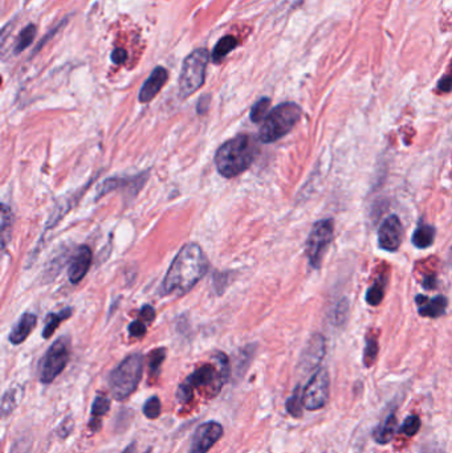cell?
Instances as JSON below:
<instances>
[{
  "mask_svg": "<svg viewBox=\"0 0 452 453\" xmlns=\"http://www.w3.org/2000/svg\"><path fill=\"white\" fill-rule=\"evenodd\" d=\"M209 260L197 243L186 244L178 252L164 280L166 294H185L207 273Z\"/></svg>",
  "mask_w": 452,
  "mask_h": 453,
  "instance_id": "6da1fadb",
  "label": "cell"
},
{
  "mask_svg": "<svg viewBox=\"0 0 452 453\" xmlns=\"http://www.w3.org/2000/svg\"><path fill=\"white\" fill-rule=\"evenodd\" d=\"M256 143L251 136L239 134L222 145L215 155L218 173L225 178H234L250 168L255 155Z\"/></svg>",
  "mask_w": 452,
  "mask_h": 453,
  "instance_id": "7a4b0ae2",
  "label": "cell"
},
{
  "mask_svg": "<svg viewBox=\"0 0 452 453\" xmlns=\"http://www.w3.org/2000/svg\"><path fill=\"white\" fill-rule=\"evenodd\" d=\"M218 366L203 365L197 368L176 391V401L179 403H189L192 399L195 389H209L213 396L222 389L223 383L229 377V362L225 354L215 357Z\"/></svg>",
  "mask_w": 452,
  "mask_h": 453,
  "instance_id": "3957f363",
  "label": "cell"
},
{
  "mask_svg": "<svg viewBox=\"0 0 452 453\" xmlns=\"http://www.w3.org/2000/svg\"><path fill=\"white\" fill-rule=\"evenodd\" d=\"M302 108L295 102H284L272 109L263 121L259 139L263 143H274L285 137L302 118Z\"/></svg>",
  "mask_w": 452,
  "mask_h": 453,
  "instance_id": "277c9868",
  "label": "cell"
},
{
  "mask_svg": "<svg viewBox=\"0 0 452 453\" xmlns=\"http://www.w3.org/2000/svg\"><path fill=\"white\" fill-rule=\"evenodd\" d=\"M143 373V357L132 354L117 366L111 374V391L114 399L124 401L139 387Z\"/></svg>",
  "mask_w": 452,
  "mask_h": 453,
  "instance_id": "5b68a950",
  "label": "cell"
},
{
  "mask_svg": "<svg viewBox=\"0 0 452 453\" xmlns=\"http://www.w3.org/2000/svg\"><path fill=\"white\" fill-rule=\"evenodd\" d=\"M209 60L210 53L206 48L194 50L186 57L179 77V94L182 99H188L204 84Z\"/></svg>",
  "mask_w": 452,
  "mask_h": 453,
  "instance_id": "8992f818",
  "label": "cell"
},
{
  "mask_svg": "<svg viewBox=\"0 0 452 453\" xmlns=\"http://www.w3.org/2000/svg\"><path fill=\"white\" fill-rule=\"evenodd\" d=\"M334 224L332 219H323L314 223L312 231L306 240V257L311 266L318 269L323 264V259L329 245L333 241Z\"/></svg>",
  "mask_w": 452,
  "mask_h": 453,
  "instance_id": "52a82bcc",
  "label": "cell"
},
{
  "mask_svg": "<svg viewBox=\"0 0 452 453\" xmlns=\"http://www.w3.org/2000/svg\"><path fill=\"white\" fill-rule=\"evenodd\" d=\"M69 355H71L69 338L62 337L56 340L43 358L41 370H40V380L45 384L53 382L62 374L65 366L68 365Z\"/></svg>",
  "mask_w": 452,
  "mask_h": 453,
  "instance_id": "ba28073f",
  "label": "cell"
},
{
  "mask_svg": "<svg viewBox=\"0 0 452 453\" xmlns=\"http://www.w3.org/2000/svg\"><path fill=\"white\" fill-rule=\"evenodd\" d=\"M330 395V377L325 368L316 371L302 391L304 408L317 411L327 405Z\"/></svg>",
  "mask_w": 452,
  "mask_h": 453,
  "instance_id": "9c48e42d",
  "label": "cell"
},
{
  "mask_svg": "<svg viewBox=\"0 0 452 453\" xmlns=\"http://www.w3.org/2000/svg\"><path fill=\"white\" fill-rule=\"evenodd\" d=\"M403 240V226L397 215L388 216L378 229V245L386 252L400 250Z\"/></svg>",
  "mask_w": 452,
  "mask_h": 453,
  "instance_id": "30bf717a",
  "label": "cell"
},
{
  "mask_svg": "<svg viewBox=\"0 0 452 453\" xmlns=\"http://www.w3.org/2000/svg\"><path fill=\"white\" fill-rule=\"evenodd\" d=\"M223 436V427L216 422H207L198 428L192 436L189 453H207Z\"/></svg>",
  "mask_w": 452,
  "mask_h": 453,
  "instance_id": "8fae6325",
  "label": "cell"
},
{
  "mask_svg": "<svg viewBox=\"0 0 452 453\" xmlns=\"http://www.w3.org/2000/svg\"><path fill=\"white\" fill-rule=\"evenodd\" d=\"M92 257H93L92 251L87 245H81L76 251L68 268V277L72 284H78L88 273L89 268L92 264Z\"/></svg>",
  "mask_w": 452,
  "mask_h": 453,
  "instance_id": "7c38bea8",
  "label": "cell"
},
{
  "mask_svg": "<svg viewBox=\"0 0 452 453\" xmlns=\"http://www.w3.org/2000/svg\"><path fill=\"white\" fill-rule=\"evenodd\" d=\"M325 355V340L323 336L316 334L312 340L308 342V346L302 352V368L304 371H312L317 366L321 364L323 358Z\"/></svg>",
  "mask_w": 452,
  "mask_h": 453,
  "instance_id": "4fadbf2b",
  "label": "cell"
},
{
  "mask_svg": "<svg viewBox=\"0 0 452 453\" xmlns=\"http://www.w3.org/2000/svg\"><path fill=\"white\" fill-rule=\"evenodd\" d=\"M167 78H169V73L164 66H157L139 90V102L141 103L150 102L160 93V90L164 88Z\"/></svg>",
  "mask_w": 452,
  "mask_h": 453,
  "instance_id": "5bb4252c",
  "label": "cell"
},
{
  "mask_svg": "<svg viewBox=\"0 0 452 453\" xmlns=\"http://www.w3.org/2000/svg\"><path fill=\"white\" fill-rule=\"evenodd\" d=\"M416 303H418V313L422 317L428 318H438L440 315H444L449 301L444 296H437L434 299H428L423 294L416 296Z\"/></svg>",
  "mask_w": 452,
  "mask_h": 453,
  "instance_id": "9a60e30c",
  "label": "cell"
},
{
  "mask_svg": "<svg viewBox=\"0 0 452 453\" xmlns=\"http://www.w3.org/2000/svg\"><path fill=\"white\" fill-rule=\"evenodd\" d=\"M36 322H38V317L32 313H25L22 315L10 334V342L13 345L23 343L31 334V331L36 326Z\"/></svg>",
  "mask_w": 452,
  "mask_h": 453,
  "instance_id": "2e32d148",
  "label": "cell"
},
{
  "mask_svg": "<svg viewBox=\"0 0 452 453\" xmlns=\"http://www.w3.org/2000/svg\"><path fill=\"white\" fill-rule=\"evenodd\" d=\"M398 429V422L394 414H390L385 422L374 431V440L378 444H388L393 440L394 435L397 433Z\"/></svg>",
  "mask_w": 452,
  "mask_h": 453,
  "instance_id": "e0dca14e",
  "label": "cell"
},
{
  "mask_svg": "<svg viewBox=\"0 0 452 453\" xmlns=\"http://www.w3.org/2000/svg\"><path fill=\"white\" fill-rule=\"evenodd\" d=\"M434 239H435V228L426 223H421L416 226L411 241L416 248L426 250L432 245Z\"/></svg>",
  "mask_w": 452,
  "mask_h": 453,
  "instance_id": "ac0fdd59",
  "label": "cell"
},
{
  "mask_svg": "<svg viewBox=\"0 0 452 453\" xmlns=\"http://www.w3.org/2000/svg\"><path fill=\"white\" fill-rule=\"evenodd\" d=\"M386 285H388V276L386 275H379L377 280L374 281V284L367 289L366 292V302L372 306H377L379 305L386 293Z\"/></svg>",
  "mask_w": 452,
  "mask_h": 453,
  "instance_id": "d6986e66",
  "label": "cell"
},
{
  "mask_svg": "<svg viewBox=\"0 0 452 453\" xmlns=\"http://www.w3.org/2000/svg\"><path fill=\"white\" fill-rule=\"evenodd\" d=\"M238 47V40L234 38V36H225V38H220L216 45L214 47V50H213V62L215 64H219L227 55L231 52L232 50H235Z\"/></svg>",
  "mask_w": 452,
  "mask_h": 453,
  "instance_id": "ffe728a7",
  "label": "cell"
},
{
  "mask_svg": "<svg viewBox=\"0 0 452 453\" xmlns=\"http://www.w3.org/2000/svg\"><path fill=\"white\" fill-rule=\"evenodd\" d=\"M109 408H111V402H109V399L106 396L99 395L94 399L93 405H92V419H90V426L93 429H97L96 424L100 426L102 416L106 415Z\"/></svg>",
  "mask_w": 452,
  "mask_h": 453,
  "instance_id": "44dd1931",
  "label": "cell"
},
{
  "mask_svg": "<svg viewBox=\"0 0 452 453\" xmlns=\"http://www.w3.org/2000/svg\"><path fill=\"white\" fill-rule=\"evenodd\" d=\"M71 315H72V309L71 308L64 309L60 313H52V315H48L44 331H43V337L48 340L50 336L56 331V329L59 327V325L63 322L64 319L69 318Z\"/></svg>",
  "mask_w": 452,
  "mask_h": 453,
  "instance_id": "7402d4cb",
  "label": "cell"
},
{
  "mask_svg": "<svg viewBox=\"0 0 452 453\" xmlns=\"http://www.w3.org/2000/svg\"><path fill=\"white\" fill-rule=\"evenodd\" d=\"M13 215L11 208L6 204L1 207V239H3V248H6L7 241L11 236L13 229Z\"/></svg>",
  "mask_w": 452,
  "mask_h": 453,
  "instance_id": "603a6c76",
  "label": "cell"
},
{
  "mask_svg": "<svg viewBox=\"0 0 452 453\" xmlns=\"http://www.w3.org/2000/svg\"><path fill=\"white\" fill-rule=\"evenodd\" d=\"M36 31H38L36 25L29 24L25 27L16 40V47H15L16 53L23 52L25 48H28L32 44V41L36 38Z\"/></svg>",
  "mask_w": 452,
  "mask_h": 453,
  "instance_id": "cb8c5ba5",
  "label": "cell"
},
{
  "mask_svg": "<svg viewBox=\"0 0 452 453\" xmlns=\"http://www.w3.org/2000/svg\"><path fill=\"white\" fill-rule=\"evenodd\" d=\"M269 108H271V100L268 97H264V99L257 101L252 106L251 113H250L252 122H255V124L263 122L265 117L269 113Z\"/></svg>",
  "mask_w": 452,
  "mask_h": 453,
  "instance_id": "d4e9b609",
  "label": "cell"
},
{
  "mask_svg": "<svg viewBox=\"0 0 452 453\" xmlns=\"http://www.w3.org/2000/svg\"><path fill=\"white\" fill-rule=\"evenodd\" d=\"M302 394H300V389L296 387L293 395L287 401V411L293 417H300L302 415Z\"/></svg>",
  "mask_w": 452,
  "mask_h": 453,
  "instance_id": "484cf974",
  "label": "cell"
},
{
  "mask_svg": "<svg viewBox=\"0 0 452 453\" xmlns=\"http://www.w3.org/2000/svg\"><path fill=\"white\" fill-rule=\"evenodd\" d=\"M378 357V340L374 337H369L366 340V347L364 352V364L366 367L373 366L377 361Z\"/></svg>",
  "mask_w": 452,
  "mask_h": 453,
  "instance_id": "4316f807",
  "label": "cell"
},
{
  "mask_svg": "<svg viewBox=\"0 0 452 453\" xmlns=\"http://www.w3.org/2000/svg\"><path fill=\"white\" fill-rule=\"evenodd\" d=\"M143 414L148 419H157L161 415V401L157 396H151L143 405Z\"/></svg>",
  "mask_w": 452,
  "mask_h": 453,
  "instance_id": "83f0119b",
  "label": "cell"
},
{
  "mask_svg": "<svg viewBox=\"0 0 452 453\" xmlns=\"http://www.w3.org/2000/svg\"><path fill=\"white\" fill-rule=\"evenodd\" d=\"M166 358V352L164 349H157L151 352L150 358H149V368H150L151 375H157L160 373V368L164 364Z\"/></svg>",
  "mask_w": 452,
  "mask_h": 453,
  "instance_id": "f1b7e54d",
  "label": "cell"
},
{
  "mask_svg": "<svg viewBox=\"0 0 452 453\" xmlns=\"http://www.w3.org/2000/svg\"><path fill=\"white\" fill-rule=\"evenodd\" d=\"M419 428H421V419L416 415H411L406 417V420L403 422L402 427H401V431L404 435L411 438V436H415L418 433Z\"/></svg>",
  "mask_w": 452,
  "mask_h": 453,
  "instance_id": "f546056e",
  "label": "cell"
},
{
  "mask_svg": "<svg viewBox=\"0 0 452 453\" xmlns=\"http://www.w3.org/2000/svg\"><path fill=\"white\" fill-rule=\"evenodd\" d=\"M16 395H17V392H16V390H13V389H10V390L4 394L3 402H1V412H3V415L10 414L13 408L16 407V404H17V396Z\"/></svg>",
  "mask_w": 452,
  "mask_h": 453,
  "instance_id": "4dcf8cb0",
  "label": "cell"
},
{
  "mask_svg": "<svg viewBox=\"0 0 452 453\" xmlns=\"http://www.w3.org/2000/svg\"><path fill=\"white\" fill-rule=\"evenodd\" d=\"M438 92L439 93H450L452 92V62L446 72V75L443 76L438 82Z\"/></svg>",
  "mask_w": 452,
  "mask_h": 453,
  "instance_id": "1f68e13d",
  "label": "cell"
},
{
  "mask_svg": "<svg viewBox=\"0 0 452 453\" xmlns=\"http://www.w3.org/2000/svg\"><path fill=\"white\" fill-rule=\"evenodd\" d=\"M146 330H148V324L142 319H136L129 326V334L132 337H142L146 334Z\"/></svg>",
  "mask_w": 452,
  "mask_h": 453,
  "instance_id": "d6a6232c",
  "label": "cell"
},
{
  "mask_svg": "<svg viewBox=\"0 0 452 453\" xmlns=\"http://www.w3.org/2000/svg\"><path fill=\"white\" fill-rule=\"evenodd\" d=\"M139 315H141V319H142V321H145L146 324H150V322L154 321V318H155V310H154V308L150 306V305H145V306L141 309Z\"/></svg>",
  "mask_w": 452,
  "mask_h": 453,
  "instance_id": "836d02e7",
  "label": "cell"
},
{
  "mask_svg": "<svg viewBox=\"0 0 452 453\" xmlns=\"http://www.w3.org/2000/svg\"><path fill=\"white\" fill-rule=\"evenodd\" d=\"M346 312H348L346 302L339 303V306L336 308V312H334V324H342L345 321V313Z\"/></svg>",
  "mask_w": 452,
  "mask_h": 453,
  "instance_id": "e575fe53",
  "label": "cell"
},
{
  "mask_svg": "<svg viewBox=\"0 0 452 453\" xmlns=\"http://www.w3.org/2000/svg\"><path fill=\"white\" fill-rule=\"evenodd\" d=\"M422 285H423L425 289H437V287H438V280H437V276H435V275H431V276L425 277Z\"/></svg>",
  "mask_w": 452,
  "mask_h": 453,
  "instance_id": "d590c367",
  "label": "cell"
},
{
  "mask_svg": "<svg viewBox=\"0 0 452 453\" xmlns=\"http://www.w3.org/2000/svg\"><path fill=\"white\" fill-rule=\"evenodd\" d=\"M210 96L209 94H206V96H203L202 97L201 100H199V102H198V113L199 114H203L206 113L207 110H209V108H210Z\"/></svg>",
  "mask_w": 452,
  "mask_h": 453,
  "instance_id": "8d00e7d4",
  "label": "cell"
},
{
  "mask_svg": "<svg viewBox=\"0 0 452 453\" xmlns=\"http://www.w3.org/2000/svg\"><path fill=\"white\" fill-rule=\"evenodd\" d=\"M126 57H127V55L124 50H114L112 52V62L114 64L125 63Z\"/></svg>",
  "mask_w": 452,
  "mask_h": 453,
  "instance_id": "74e56055",
  "label": "cell"
},
{
  "mask_svg": "<svg viewBox=\"0 0 452 453\" xmlns=\"http://www.w3.org/2000/svg\"><path fill=\"white\" fill-rule=\"evenodd\" d=\"M122 453H137V450H136V445L134 444H132V445H129L127 448H126L125 451Z\"/></svg>",
  "mask_w": 452,
  "mask_h": 453,
  "instance_id": "f35d334b",
  "label": "cell"
},
{
  "mask_svg": "<svg viewBox=\"0 0 452 453\" xmlns=\"http://www.w3.org/2000/svg\"><path fill=\"white\" fill-rule=\"evenodd\" d=\"M428 453H440V452H438V451H435V452H434V451H430V452Z\"/></svg>",
  "mask_w": 452,
  "mask_h": 453,
  "instance_id": "ab89813d",
  "label": "cell"
}]
</instances>
